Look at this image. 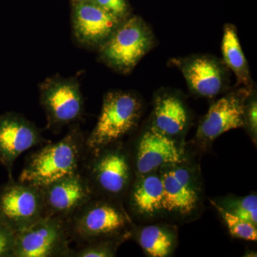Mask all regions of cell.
Instances as JSON below:
<instances>
[{"label": "cell", "instance_id": "obj_1", "mask_svg": "<svg viewBox=\"0 0 257 257\" xmlns=\"http://www.w3.org/2000/svg\"><path fill=\"white\" fill-rule=\"evenodd\" d=\"M87 137L73 124L62 140L47 143L27 158L19 181L39 187L80 172L88 153Z\"/></svg>", "mask_w": 257, "mask_h": 257}, {"label": "cell", "instance_id": "obj_2", "mask_svg": "<svg viewBox=\"0 0 257 257\" xmlns=\"http://www.w3.org/2000/svg\"><path fill=\"white\" fill-rule=\"evenodd\" d=\"M80 172L94 197L123 204L135 177L128 146L121 141L89 150Z\"/></svg>", "mask_w": 257, "mask_h": 257}, {"label": "cell", "instance_id": "obj_3", "mask_svg": "<svg viewBox=\"0 0 257 257\" xmlns=\"http://www.w3.org/2000/svg\"><path fill=\"white\" fill-rule=\"evenodd\" d=\"M69 236L77 244L130 232L135 223L123 203L94 197L65 220Z\"/></svg>", "mask_w": 257, "mask_h": 257}, {"label": "cell", "instance_id": "obj_4", "mask_svg": "<svg viewBox=\"0 0 257 257\" xmlns=\"http://www.w3.org/2000/svg\"><path fill=\"white\" fill-rule=\"evenodd\" d=\"M164 189V218L192 221L202 209L204 190L200 170L189 160L160 169Z\"/></svg>", "mask_w": 257, "mask_h": 257}, {"label": "cell", "instance_id": "obj_5", "mask_svg": "<svg viewBox=\"0 0 257 257\" xmlns=\"http://www.w3.org/2000/svg\"><path fill=\"white\" fill-rule=\"evenodd\" d=\"M142 111L143 103L136 94L119 90L108 92L97 122L87 137L88 150H99L121 141L137 127Z\"/></svg>", "mask_w": 257, "mask_h": 257}, {"label": "cell", "instance_id": "obj_6", "mask_svg": "<svg viewBox=\"0 0 257 257\" xmlns=\"http://www.w3.org/2000/svg\"><path fill=\"white\" fill-rule=\"evenodd\" d=\"M155 44V35L149 25L140 17H133L123 20L99 47V56L111 68L128 73Z\"/></svg>", "mask_w": 257, "mask_h": 257}, {"label": "cell", "instance_id": "obj_7", "mask_svg": "<svg viewBox=\"0 0 257 257\" xmlns=\"http://www.w3.org/2000/svg\"><path fill=\"white\" fill-rule=\"evenodd\" d=\"M127 146L135 176L157 172L165 166L189 160L182 142L163 135L151 124Z\"/></svg>", "mask_w": 257, "mask_h": 257}, {"label": "cell", "instance_id": "obj_8", "mask_svg": "<svg viewBox=\"0 0 257 257\" xmlns=\"http://www.w3.org/2000/svg\"><path fill=\"white\" fill-rule=\"evenodd\" d=\"M70 241L64 219L44 216L16 234L13 256L69 257Z\"/></svg>", "mask_w": 257, "mask_h": 257}, {"label": "cell", "instance_id": "obj_9", "mask_svg": "<svg viewBox=\"0 0 257 257\" xmlns=\"http://www.w3.org/2000/svg\"><path fill=\"white\" fill-rule=\"evenodd\" d=\"M40 90V103L50 130L59 131L82 117L84 99L75 79L52 77L42 83Z\"/></svg>", "mask_w": 257, "mask_h": 257}, {"label": "cell", "instance_id": "obj_10", "mask_svg": "<svg viewBox=\"0 0 257 257\" xmlns=\"http://www.w3.org/2000/svg\"><path fill=\"white\" fill-rule=\"evenodd\" d=\"M44 216L40 187L20 181H12L0 194V223L15 234Z\"/></svg>", "mask_w": 257, "mask_h": 257}, {"label": "cell", "instance_id": "obj_11", "mask_svg": "<svg viewBox=\"0 0 257 257\" xmlns=\"http://www.w3.org/2000/svg\"><path fill=\"white\" fill-rule=\"evenodd\" d=\"M251 91V87L239 88L211 104L196 134L197 141L202 147L209 146L229 130L243 127L245 104Z\"/></svg>", "mask_w": 257, "mask_h": 257}, {"label": "cell", "instance_id": "obj_12", "mask_svg": "<svg viewBox=\"0 0 257 257\" xmlns=\"http://www.w3.org/2000/svg\"><path fill=\"white\" fill-rule=\"evenodd\" d=\"M40 189L43 197L45 217L60 218L65 220L94 197L87 181L81 172L57 179Z\"/></svg>", "mask_w": 257, "mask_h": 257}, {"label": "cell", "instance_id": "obj_13", "mask_svg": "<svg viewBox=\"0 0 257 257\" xmlns=\"http://www.w3.org/2000/svg\"><path fill=\"white\" fill-rule=\"evenodd\" d=\"M191 92L196 95L212 98L223 92L228 83L224 62L210 55H193L175 59Z\"/></svg>", "mask_w": 257, "mask_h": 257}, {"label": "cell", "instance_id": "obj_14", "mask_svg": "<svg viewBox=\"0 0 257 257\" xmlns=\"http://www.w3.org/2000/svg\"><path fill=\"white\" fill-rule=\"evenodd\" d=\"M163 200V183L157 171L135 176L124 204L133 220L152 223L164 218Z\"/></svg>", "mask_w": 257, "mask_h": 257}, {"label": "cell", "instance_id": "obj_15", "mask_svg": "<svg viewBox=\"0 0 257 257\" xmlns=\"http://www.w3.org/2000/svg\"><path fill=\"white\" fill-rule=\"evenodd\" d=\"M48 143L36 125L25 116L10 114L0 117V162L10 172L24 152Z\"/></svg>", "mask_w": 257, "mask_h": 257}, {"label": "cell", "instance_id": "obj_16", "mask_svg": "<svg viewBox=\"0 0 257 257\" xmlns=\"http://www.w3.org/2000/svg\"><path fill=\"white\" fill-rule=\"evenodd\" d=\"M121 22L91 1L77 2L74 5V35L79 42L87 46L100 47Z\"/></svg>", "mask_w": 257, "mask_h": 257}, {"label": "cell", "instance_id": "obj_17", "mask_svg": "<svg viewBox=\"0 0 257 257\" xmlns=\"http://www.w3.org/2000/svg\"><path fill=\"white\" fill-rule=\"evenodd\" d=\"M189 116L183 100L174 93L162 92L154 99L151 124L163 135L176 140L188 128Z\"/></svg>", "mask_w": 257, "mask_h": 257}, {"label": "cell", "instance_id": "obj_18", "mask_svg": "<svg viewBox=\"0 0 257 257\" xmlns=\"http://www.w3.org/2000/svg\"><path fill=\"white\" fill-rule=\"evenodd\" d=\"M131 238L150 257H168L175 253L178 244V233L175 225L165 222H152L145 225L135 224Z\"/></svg>", "mask_w": 257, "mask_h": 257}, {"label": "cell", "instance_id": "obj_19", "mask_svg": "<svg viewBox=\"0 0 257 257\" xmlns=\"http://www.w3.org/2000/svg\"><path fill=\"white\" fill-rule=\"evenodd\" d=\"M221 52L223 62L234 72L238 84L251 87L252 81L247 61L243 54L237 31L234 25L230 24L225 25L221 42Z\"/></svg>", "mask_w": 257, "mask_h": 257}, {"label": "cell", "instance_id": "obj_20", "mask_svg": "<svg viewBox=\"0 0 257 257\" xmlns=\"http://www.w3.org/2000/svg\"><path fill=\"white\" fill-rule=\"evenodd\" d=\"M130 238L131 231L78 244L77 248H72L69 257L116 256L120 246Z\"/></svg>", "mask_w": 257, "mask_h": 257}, {"label": "cell", "instance_id": "obj_21", "mask_svg": "<svg viewBox=\"0 0 257 257\" xmlns=\"http://www.w3.org/2000/svg\"><path fill=\"white\" fill-rule=\"evenodd\" d=\"M212 201L228 212L250 221L257 226V196L256 194L239 197L234 194Z\"/></svg>", "mask_w": 257, "mask_h": 257}, {"label": "cell", "instance_id": "obj_22", "mask_svg": "<svg viewBox=\"0 0 257 257\" xmlns=\"http://www.w3.org/2000/svg\"><path fill=\"white\" fill-rule=\"evenodd\" d=\"M211 204L215 207L218 214L221 216L223 222L233 237L246 241H256V225L228 212L219 206L216 205L212 201H211Z\"/></svg>", "mask_w": 257, "mask_h": 257}, {"label": "cell", "instance_id": "obj_23", "mask_svg": "<svg viewBox=\"0 0 257 257\" xmlns=\"http://www.w3.org/2000/svg\"><path fill=\"white\" fill-rule=\"evenodd\" d=\"M243 127L246 128L248 135L256 145L257 140V99L254 91H251L246 99L243 112Z\"/></svg>", "mask_w": 257, "mask_h": 257}, {"label": "cell", "instance_id": "obj_24", "mask_svg": "<svg viewBox=\"0 0 257 257\" xmlns=\"http://www.w3.org/2000/svg\"><path fill=\"white\" fill-rule=\"evenodd\" d=\"M114 15L121 21L126 20L128 6L126 0H89Z\"/></svg>", "mask_w": 257, "mask_h": 257}, {"label": "cell", "instance_id": "obj_25", "mask_svg": "<svg viewBox=\"0 0 257 257\" xmlns=\"http://www.w3.org/2000/svg\"><path fill=\"white\" fill-rule=\"evenodd\" d=\"M16 234L0 223V256H13Z\"/></svg>", "mask_w": 257, "mask_h": 257}, {"label": "cell", "instance_id": "obj_26", "mask_svg": "<svg viewBox=\"0 0 257 257\" xmlns=\"http://www.w3.org/2000/svg\"><path fill=\"white\" fill-rule=\"evenodd\" d=\"M74 1L77 3V2H84V1H89V0H74Z\"/></svg>", "mask_w": 257, "mask_h": 257}]
</instances>
